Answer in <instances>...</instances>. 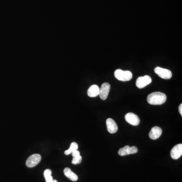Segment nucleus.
<instances>
[{"instance_id":"nucleus-3","label":"nucleus","mask_w":182,"mask_h":182,"mask_svg":"<svg viewBox=\"0 0 182 182\" xmlns=\"http://www.w3.org/2000/svg\"><path fill=\"white\" fill-rule=\"evenodd\" d=\"M154 72L159 77L163 79H169L172 77V72L170 70L160 67L155 68Z\"/></svg>"},{"instance_id":"nucleus-18","label":"nucleus","mask_w":182,"mask_h":182,"mask_svg":"<svg viewBox=\"0 0 182 182\" xmlns=\"http://www.w3.org/2000/svg\"><path fill=\"white\" fill-rule=\"evenodd\" d=\"M179 111L181 116H182V104H181L179 106Z\"/></svg>"},{"instance_id":"nucleus-12","label":"nucleus","mask_w":182,"mask_h":182,"mask_svg":"<svg viewBox=\"0 0 182 182\" xmlns=\"http://www.w3.org/2000/svg\"><path fill=\"white\" fill-rule=\"evenodd\" d=\"M99 90H100V88L97 85H92L88 88V95L90 97H97L99 95Z\"/></svg>"},{"instance_id":"nucleus-11","label":"nucleus","mask_w":182,"mask_h":182,"mask_svg":"<svg viewBox=\"0 0 182 182\" xmlns=\"http://www.w3.org/2000/svg\"><path fill=\"white\" fill-rule=\"evenodd\" d=\"M162 133H163V131L160 127L158 126H154L153 127H152L150 131L149 136L151 139L155 140L158 139L161 135Z\"/></svg>"},{"instance_id":"nucleus-15","label":"nucleus","mask_w":182,"mask_h":182,"mask_svg":"<svg viewBox=\"0 0 182 182\" xmlns=\"http://www.w3.org/2000/svg\"><path fill=\"white\" fill-rule=\"evenodd\" d=\"M52 171L50 169H47L45 170L44 174L46 182H52L53 181V177L51 176Z\"/></svg>"},{"instance_id":"nucleus-1","label":"nucleus","mask_w":182,"mask_h":182,"mask_svg":"<svg viewBox=\"0 0 182 182\" xmlns=\"http://www.w3.org/2000/svg\"><path fill=\"white\" fill-rule=\"evenodd\" d=\"M167 96L163 93L159 92L152 93L147 97V102L151 105H161L165 103Z\"/></svg>"},{"instance_id":"nucleus-19","label":"nucleus","mask_w":182,"mask_h":182,"mask_svg":"<svg viewBox=\"0 0 182 182\" xmlns=\"http://www.w3.org/2000/svg\"><path fill=\"white\" fill-rule=\"evenodd\" d=\"M52 182H58L57 181L55 180V179H53V181H52Z\"/></svg>"},{"instance_id":"nucleus-2","label":"nucleus","mask_w":182,"mask_h":182,"mask_svg":"<svg viewBox=\"0 0 182 182\" xmlns=\"http://www.w3.org/2000/svg\"><path fill=\"white\" fill-rule=\"evenodd\" d=\"M115 76L116 79L122 82L129 81L133 78V74L130 71L117 69L115 72Z\"/></svg>"},{"instance_id":"nucleus-17","label":"nucleus","mask_w":182,"mask_h":182,"mask_svg":"<svg viewBox=\"0 0 182 182\" xmlns=\"http://www.w3.org/2000/svg\"><path fill=\"white\" fill-rule=\"evenodd\" d=\"M72 156L73 157H76V156H78V155H80V152L79 151H78V150H75V151H73L72 153Z\"/></svg>"},{"instance_id":"nucleus-6","label":"nucleus","mask_w":182,"mask_h":182,"mask_svg":"<svg viewBox=\"0 0 182 182\" xmlns=\"http://www.w3.org/2000/svg\"><path fill=\"white\" fill-rule=\"evenodd\" d=\"M125 120L127 123L134 126H138L140 122L139 116L135 113L131 112H129L125 115Z\"/></svg>"},{"instance_id":"nucleus-4","label":"nucleus","mask_w":182,"mask_h":182,"mask_svg":"<svg viewBox=\"0 0 182 182\" xmlns=\"http://www.w3.org/2000/svg\"><path fill=\"white\" fill-rule=\"evenodd\" d=\"M41 160V156L39 154H34L29 156L26 161V165L28 168H34L38 165Z\"/></svg>"},{"instance_id":"nucleus-16","label":"nucleus","mask_w":182,"mask_h":182,"mask_svg":"<svg viewBox=\"0 0 182 182\" xmlns=\"http://www.w3.org/2000/svg\"><path fill=\"white\" fill-rule=\"evenodd\" d=\"M82 158L81 155H78L76 157H73L72 160V163L73 164H78L82 162Z\"/></svg>"},{"instance_id":"nucleus-9","label":"nucleus","mask_w":182,"mask_h":182,"mask_svg":"<svg viewBox=\"0 0 182 182\" xmlns=\"http://www.w3.org/2000/svg\"><path fill=\"white\" fill-rule=\"evenodd\" d=\"M182 155V144L176 145L172 148L170 152V156L174 159H178Z\"/></svg>"},{"instance_id":"nucleus-7","label":"nucleus","mask_w":182,"mask_h":182,"mask_svg":"<svg viewBox=\"0 0 182 182\" xmlns=\"http://www.w3.org/2000/svg\"><path fill=\"white\" fill-rule=\"evenodd\" d=\"M138 151V148L136 146L130 147V146L126 145L119 150L118 154L120 156H126L127 155L136 153Z\"/></svg>"},{"instance_id":"nucleus-14","label":"nucleus","mask_w":182,"mask_h":182,"mask_svg":"<svg viewBox=\"0 0 182 182\" xmlns=\"http://www.w3.org/2000/svg\"><path fill=\"white\" fill-rule=\"evenodd\" d=\"M78 145L76 142H73L70 145V147L66 151L64 152V154L67 155H69L70 154L72 153L73 151H75V150H77L78 149Z\"/></svg>"},{"instance_id":"nucleus-8","label":"nucleus","mask_w":182,"mask_h":182,"mask_svg":"<svg viewBox=\"0 0 182 182\" xmlns=\"http://www.w3.org/2000/svg\"><path fill=\"white\" fill-rule=\"evenodd\" d=\"M110 90V85L107 83H104L99 90V96L103 100H105L108 97L109 91Z\"/></svg>"},{"instance_id":"nucleus-10","label":"nucleus","mask_w":182,"mask_h":182,"mask_svg":"<svg viewBox=\"0 0 182 182\" xmlns=\"http://www.w3.org/2000/svg\"><path fill=\"white\" fill-rule=\"evenodd\" d=\"M106 123L107 130L110 134H115L118 130V126L117 124L112 118H108L106 120Z\"/></svg>"},{"instance_id":"nucleus-5","label":"nucleus","mask_w":182,"mask_h":182,"mask_svg":"<svg viewBox=\"0 0 182 182\" xmlns=\"http://www.w3.org/2000/svg\"><path fill=\"white\" fill-rule=\"evenodd\" d=\"M152 82V78L149 76H145L139 77L136 79V87L139 88H144L146 86L148 85Z\"/></svg>"},{"instance_id":"nucleus-13","label":"nucleus","mask_w":182,"mask_h":182,"mask_svg":"<svg viewBox=\"0 0 182 182\" xmlns=\"http://www.w3.org/2000/svg\"><path fill=\"white\" fill-rule=\"evenodd\" d=\"M64 174L67 178L73 182H76L78 179V176L76 174H74L69 168H65L64 169Z\"/></svg>"}]
</instances>
